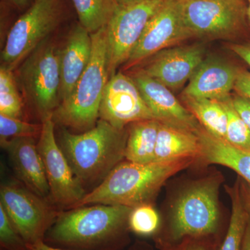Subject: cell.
Returning a JSON list of instances; mask_svg holds the SVG:
<instances>
[{
    "label": "cell",
    "instance_id": "1",
    "mask_svg": "<svg viewBox=\"0 0 250 250\" xmlns=\"http://www.w3.org/2000/svg\"><path fill=\"white\" fill-rule=\"evenodd\" d=\"M132 208L95 204L62 210L44 241L71 250H121L129 242Z\"/></svg>",
    "mask_w": 250,
    "mask_h": 250
},
{
    "label": "cell",
    "instance_id": "2",
    "mask_svg": "<svg viewBox=\"0 0 250 250\" xmlns=\"http://www.w3.org/2000/svg\"><path fill=\"white\" fill-rule=\"evenodd\" d=\"M223 181L220 172H213L192 181L179 192L166 227L155 236L159 249L187 238L215 239L220 231L218 195Z\"/></svg>",
    "mask_w": 250,
    "mask_h": 250
},
{
    "label": "cell",
    "instance_id": "3",
    "mask_svg": "<svg viewBox=\"0 0 250 250\" xmlns=\"http://www.w3.org/2000/svg\"><path fill=\"white\" fill-rule=\"evenodd\" d=\"M196 159L141 164L125 160L98 187L87 192L78 207L95 204L135 207L152 205L166 182L192 166Z\"/></svg>",
    "mask_w": 250,
    "mask_h": 250
},
{
    "label": "cell",
    "instance_id": "4",
    "mask_svg": "<svg viewBox=\"0 0 250 250\" xmlns=\"http://www.w3.org/2000/svg\"><path fill=\"white\" fill-rule=\"evenodd\" d=\"M126 139L127 127L118 129L99 119L94 127L81 134H72L62 128L59 145L85 189L98 187L125 160Z\"/></svg>",
    "mask_w": 250,
    "mask_h": 250
},
{
    "label": "cell",
    "instance_id": "5",
    "mask_svg": "<svg viewBox=\"0 0 250 250\" xmlns=\"http://www.w3.org/2000/svg\"><path fill=\"white\" fill-rule=\"evenodd\" d=\"M91 38L88 66L70 96L60 103L52 115L54 123L82 132L92 129L98 121L100 104L109 80L106 26L91 34Z\"/></svg>",
    "mask_w": 250,
    "mask_h": 250
},
{
    "label": "cell",
    "instance_id": "6",
    "mask_svg": "<svg viewBox=\"0 0 250 250\" xmlns=\"http://www.w3.org/2000/svg\"><path fill=\"white\" fill-rule=\"evenodd\" d=\"M191 39L233 40L249 34L245 0H179Z\"/></svg>",
    "mask_w": 250,
    "mask_h": 250
},
{
    "label": "cell",
    "instance_id": "7",
    "mask_svg": "<svg viewBox=\"0 0 250 250\" xmlns=\"http://www.w3.org/2000/svg\"><path fill=\"white\" fill-rule=\"evenodd\" d=\"M64 14L63 0H35L12 27L1 54V66L14 70L58 28Z\"/></svg>",
    "mask_w": 250,
    "mask_h": 250
},
{
    "label": "cell",
    "instance_id": "8",
    "mask_svg": "<svg viewBox=\"0 0 250 250\" xmlns=\"http://www.w3.org/2000/svg\"><path fill=\"white\" fill-rule=\"evenodd\" d=\"M21 86L41 120L53 113L61 103L60 49L48 39L24 59L19 70Z\"/></svg>",
    "mask_w": 250,
    "mask_h": 250
},
{
    "label": "cell",
    "instance_id": "9",
    "mask_svg": "<svg viewBox=\"0 0 250 250\" xmlns=\"http://www.w3.org/2000/svg\"><path fill=\"white\" fill-rule=\"evenodd\" d=\"M0 206L26 245L44 241L60 210L53 202L39 196L21 182H4L0 187Z\"/></svg>",
    "mask_w": 250,
    "mask_h": 250
},
{
    "label": "cell",
    "instance_id": "10",
    "mask_svg": "<svg viewBox=\"0 0 250 250\" xmlns=\"http://www.w3.org/2000/svg\"><path fill=\"white\" fill-rule=\"evenodd\" d=\"M41 124L37 146L45 167L51 200L58 208H75L86 195V190L75 177L57 142L52 115L42 118Z\"/></svg>",
    "mask_w": 250,
    "mask_h": 250
},
{
    "label": "cell",
    "instance_id": "11",
    "mask_svg": "<svg viewBox=\"0 0 250 250\" xmlns=\"http://www.w3.org/2000/svg\"><path fill=\"white\" fill-rule=\"evenodd\" d=\"M164 1L149 0L116 8L106 25L109 78L127 62L149 20Z\"/></svg>",
    "mask_w": 250,
    "mask_h": 250
},
{
    "label": "cell",
    "instance_id": "12",
    "mask_svg": "<svg viewBox=\"0 0 250 250\" xmlns=\"http://www.w3.org/2000/svg\"><path fill=\"white\" fill-rule=\"evenodd\" d=\"M191 39L184 24L179 0H165L148 22L142 36L125 64L131 68L154 54Z\"/></svg>",
    "mask_w": 250,
    "mask_h": 250
},
{
    "label": "cell",
    "instance_id": "13",
    "mask_svg": "<svg viewBox=\"0 0 250 250\" xmlns=\"http://www.w3.org/2000/svg\"><path fill=\"white\" fill-rule=\"evenodd\" d=\"M99 119L118 129L135 122L156 120L134 81L118 72L110 77L100 104Z\"/></svg>",
    "mask_w": 250,
    "mask_h": 250
},
{
    "label": "cell",
    "instance_id": "14",
    "mask_svg": "<svg viewBox=\"0 0 250 250\" xmlns=\"http://www.w3.org/2000/svg\"><path fill=\"white\" fill-rule=\"evenodd\" d=\"M205 54L203 44L174 46L145 61L140 68L169 89L178 90L189 82Z\"/></svg>",
    "mask_w": 250,
    "mask_h": 250
},
{
    "label": "cell",
    "instance_id": "15",
    "mask_svg": "<svg viewBox=\"0 0 250 250\" xmlns=\"http://www.w3.org/2000/svg\"><path fill=\"white\" fill-rule=\"evenodd\" d=\"M130 77L134 81L156 121L198 134L202 129L195 117L176 98L172 90L139 68Z\"/></svg>",
    "mask_w": 250,
    "mask_h": 250
},
{
    "label": "cell",
    "instance_id": "16",
    "mask_svg": "<svg viewBox=\"0 0 250 250\" xmlns=\"http://www.w3.org/2000/svg\"><path fill=\"white\" fill-rule=\"evenodd\" d=\"M241 70L222 57H206L189 80L183 96L223 101L232 95Z\"/></svg>",
    "mask_w": 250,
    "mask_h": 250
},
{
    "label": "cell",
    "instance_id": "17",
    "mask_svg": "<svg viewBox=\"0 0 250 250\" xmlns=\"http://www.w3.org/2000/svg\"><path fill=\"white\" fill-rule=\"evenodd\" d=\"M0 143L7 153L20 182L39 196L51 200L45 167L36 138H12L0 141Z\"/></svg>",
    "mask_w": 250,
    "mask_h": 250
},
{
    "label": "cell",
    "instance_id": "18",
    "mask_svg": "<svg viewBox=\"0 0 250 250\" xmlns=\"http://www.w3.org/2000/svg\"><path fill=\"white\" fill-rule=\"evenodd\" d=\"M91 54V34L78 23L70 31L65 45L60 49L61 103L73 92L89 63Z\"/></svg>",
    "mask_w": 250,
    "mask_h": 250
},
{
    "label": "cell",
    "instance_id": "19",
    "mask_svg": "<svg viewBox=\"0 0 250 250\" xmlns=\"http://www.w3.org/2000/svg\"><path fill=\"white\" fill-rule=\"evenodd\" d=\"M200 161L228 167L250 184V152L235 147L210 134L203 127L199 131Z\"/></svg>",
    "mask_w": 250,
    "mask_h": 250
},
{
    "label": "cell",
    "instance_id": "20",
    "mask_svg": "<svg viewBox=\"0 0 250 250\" xmlns=\"http://www.w3.org/2000/svg\"><path fill=\"white\" fill-rule=\"evenodd\" d=\"M200 157L198 135L159 122L154 162Z\"/></svg>",
    "mask_w": 250,
    "mask_h": 250
},
{
    "label": "cell",
    "instance_id": "21",
    "mask_svg": "<svg viewBox=\"0 0 250 250\" xmlns=\"http://www.w3.org/2000/svg\"><path fill=\"white\" fill-rule=\"evenodd\" d=\"M159 122L146 120L127 126L125 160L136 164L154 162Z\"/></svg>",
    "mask_w": 250,
    "mask_h": 250
},
{
    "label": "cell",
    "instance_id": "22",
    "mask_svg": "<svg viewBox=\"0 0 250 250\" xmlns=\"http://www.w3.org/2000/svg\"><path fill=\"white\" fill-rule=\"evenodd\" d=\"M184 105L212 136L226 139L228 115L221 101L183 96Z\"/></svg>",
    "mask_w": 250,
    "mask_h": 250
},
{
    "label": "cell",
    "instance_id": "23",
    "mask_svg": "<svg viewBox=\"0 0 250 250\" xmlns=\"http://www.w3.org/2000/svg\"><path fill=\"white\" fill-rule=\"evenodd\" d=\"M225 189L231 199V214L226 234L217 250H241L250 215L241 201L238 179L232 187L225 186Z\"/></svg>",
    "mask_w": 250,
    "mask_h": 250
},
{
    "label": "cell",
    "instance_id": "24",
    "mask_svg": "<svg viewBox=\"0 0 250 250\" xmlns=\"http://www.w3.org/2000/svg\"><path fill=\"white\" fill-rule=\"evenodd\" d=\"M80 23L90 34L106 26L118 7L115 0H72Z\"/></svg>",
    "mask_w": 250,
    "mask_h": 250
},
{
    "label": "cell",
    "instance_id": "25",
    "mask_svg": "<svg viewBox=\"0 0 250 250\" xmlns=\"http://www.w3.org/2000/svg\"><path fill=\"white\" fill-rule=\"evenodd\" d=\"M22 98L13 70L0 68V114L23 120Z\"/></svg>",
    "mask_w": 250,
    "mask_h": 250
},
{
    "label": "cell",
    "instance_id": "26",
    "mask_svg": "<svg viewBox=\"0 0 250 250\" xmlns=\"http://www.w3.org/2000/svg\"><path fill=\"white\" fill-rule=\"evenodd\" d=\"M128 224L130 232L141 236H155L161 228L160 216L152 205L133 208Z\"/></svg>",
    "mask_w": 250,
    "mask_h": 250
},
{
    "label": "cell",
    "instance_id": "27",
    "mask_svg": "<svg viewBox=\"0 0 250 250\" xmlns=\"http://www.w3.org/2000/svg\"><path fill=\"white\" fill-rule=\"evenodd\" d=\"M221 102L228 115L225 141L235 147L250 152V130L233 106L232 98L229 97Z\"/></svg>",
    "mask_w": 250,
    "mask_h": 250
},
{
    "label": "cell",
    "instance_id": "28",
    "mask_svg": "<svg viewBox=\"0 0 250 250\" xmlns=\"http://www.w3.org/2000/svg\"><path fill=\"white\" fill-rule=\"evenodd\" d=\"M42 124L28 123L24 120L0 114V141L17 137L39 139Z\"/></svg>",
    "mask_w": 250,
    "mask_h": 250
},
{
    "label": "cell",
    "instance_id": "29",
    "mask_svg": "<svg viewBox=\"0 0 250 250\" xmlns=\"http://www.w3.org/2000/svg\"><path fill=\"white\" fill-rule=\"evenodd\" d=\"M0 246L4 250H20L27 248L25 242L0 206Z\"/></svg>",
    "mask_w": 250,
    "mask_h": 250
},
{
    "label": "cell",
    "instance_id": "30",
    "mask_svg": "<svg viewBox=\"0 0 250 250\" xmlns=\"http://www.w3.org/2000/svg\"><path fill=\"white\" fill-rule=\"evenodd\" d=\"M216 240L207 238H187L180 243L160 250H217Z\"/></svg>",
    "mask_w": 250,
    "mask_h": 250
},
{
    "label": "cell",
    "instance_id": "31",
    "mask_svg": "<svg viewBox=\"0 0 250 250\" xmlns=\"http://www.w3.org/2000/svg\"><path fill=\"white\" fill-rule=\"evenodd\" d=\"M233 106L250 130V99L238 94L231 95Z\"/></svg>",
    "mask_w": 250,
    "mask_h": 250
},
{
    "label": "cell",
    "instance_id": "32",
    "mask_svg": "<svg viewBox=\"0 0 250 250\" xmlns=\"http://www.w3.org/2000/svg\"><path fill=\"white\" fill-rule=\"evenodd\" d=\"M236 93L250 99V72L242 69L235 83Z\"/></svg>",
    "mask_w": 250,
    "mask_h": 250
},
{
    "label": "cell",
    "instance_id": "33",
    "mask_svg": "<svg viewBox=\"0 0 250 250\" xmlns=\"http://www.w3.org/2000/svg\"><path fill=\"white\" fill-rule=\"evenodd\" d=\"M233 53L241 59L250 68V40L230 45Z\"/></svg>",
    "mask_w": 250,
    "mask_h": 250
},
{
    "label": "cell",
    "instance_id": "34",
    "mask_svg": "<svg viewBox=\"0 0 250 250\" xmlns=\"http://www.w3.org/2000/svg\"><path fill=\"white\" fill-rule=\"evenodd\" d=\"M238 179L239 182V191L241 201L250 216V184L241 177H238Z\"/></svg>",
    "mask_w": 250,
    "mask_h": 250
},
{
    "label": "cell",
    "instance_id": "35",
    "mask_svg": "<svg viewBox=\"0 0 250 250\" xmlns=\"http://www.w3.org/2000/svg\"><path fill=\"white\" fill-rule=\"evenodd\" d=\"M28 250H71L57 248L47 244L44 241L36 242L33 244L27 245Z\"/></svg>",
    "mask_w": 250,
    "mask_h": 250
},
{
    "label": "cell",
    "instance_id": "36",
    "mask_svg": "<svg viewBox=\"0 0 250 250\" xmlns=\"http://www.w3.org/2000/svg\"><path fill=\"white\" fill-rule=\"evenodd\" d=\"M4 1L19 11L27 10L33 4L32 0H4Z\"/></svg>",
    "mask_w": 250,
    "mask_h": 250
},
{
    "label": "cell",
    "instance_id": "37",
    "mask_svg": "<svg viewBox=\"0 0 250 250\" xmlns=\"http://www.w3.org/2000/svg\"><path fill=\"white\" fill-rule=\"evenodd\" d=\"M241 250H250V216L247 224L246 231L243 237Z\"/></svg>",
    "mask_w": 250,
    "mask_h": 250
},
{
    "label": "cell",
    "instance_id": "38",
    "mask_svg": "<svg viewBox=\"0 0 250 250\" xmlns=\"http://www.w3.org/2000/svg\"><path fill=\"white\" fill-rule=\"evenodd\" d=\"M149 1V0H115L118 6H129L139 3L143 2V1Z\"/></svg>",
    "mask_w": 250,
    "mask_h": 250
},
{
    "label": "cell",
    "instance_id": "39",
    "mask_svg": "<svg viewBox=\"0 0 250 250\" xmlns=\"http://www.w3.org/2000/svg\"><path fill=\"white\" fill-rule=\"evenodd\" d=\"M129 250H151L147 246L143 244H136L131 248Z\"/></svg>",
    "mask_w": 250,
    "mask_h": 250
},
{
    "label": "cell",
    "instance_id": "40",
    "mask_svg": "<svg viewBox=\"0 0 250 250\" xmlns=\"http://www.w3.org/2000/svg\"><path fill=\"white\" fill-rule=\"evenodd\" d=\"M247 4V11H248V17L250 24V0H245Z\"/></svg>",
    "mask_w": 250,
    "mask_h": 250
},
{
    "label": "cell",
    "instance_id": "41",
    "mask_svg": "<svg viewBox=\"0 0 250 250\" xmlns=\"http://www.w3.org/2000/svg\"><path fill=\"white\" fill-rule=\"evenodd\" d=\"M28 250L27 249V248H24V249H22V250Z\"/></svg>",
    "mask_w": 250,
    "mask_h": 250
}]
</instances>
